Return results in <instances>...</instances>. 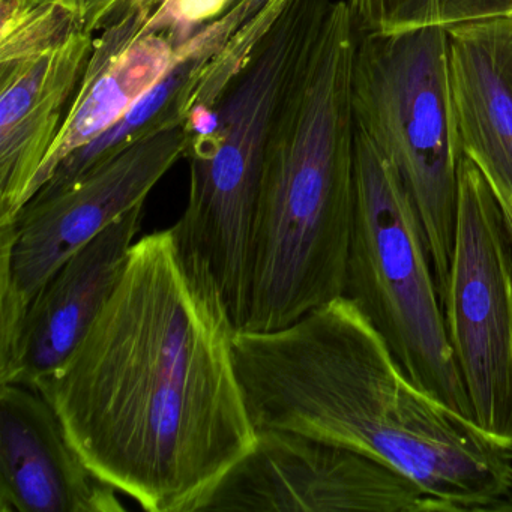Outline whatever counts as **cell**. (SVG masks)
I'll return each instance as SVG.
<instances>
[{"label":"cell","mask_w":512,"mask_h":512,"mask_svg":"<svg viewBox=\"0 0 512 512\" xmlns=\"http://www.w3.org/2000/svg\"><path fill=\"white\" fill-rule=\"evenodd\" d=\"M358 32L448 29L512 16V0H347Z\"/></svg>","instance_id":"cell-15"},{"label":"cell","mask_w":512,"mask_h":512,"mask_svg":"<svg viewBox=\"0 0 512 512\" xmlns=\"http://www.w3.org/2000/svg\"><path fill=\"white\" fill-rule=\"evenodd\" d=\"M145 203L73 254L29 307L13 382L40 392L86 337L127 268Z\"/></svg>","instance_id":"cell-11"},{"label":"cell","mask_w":512,"mask_h":512,"mask_svg":"<svg viewBox=\"0 0 512 512\" xmlns=\"http://www.w3.org/2000/svg\"><path fill=\"white\" fill-rule=\"evenodd\" d=\"M332 5L272 0L256 17V38L220 97L211 107H193L185 122L190 188L173 229L211 269L238 329L247 314L254 218L272 128Z\"/></svg>","instance_id":"cell-4"},{"label":"cell","mask_w":512,"mask_h":512,"mask_svg":"<svg viewBox=\"0 0 512 512\" xmlns=\"http://www.w3.org/2000/svg\"><path fill=\"white\" fill-rule=\"evenodd\" d=\"M506 220H508L509 230H511V236H512V211L509 212L508 215H506Z\"/></svg>","instance_id":"cell-23"},{"label":"cell","mask_w":512,"mask_h":512,"mask_svg":"<svg viewBox=\"0 0 512 512\" xmlns=\"http://www.w3.org/2000/svg\"><path fill=\"white\" fill-rule=\"evenodd\" d=\"M37 2L61 5V7L67 8V10L73 11V13L79 14V16L82 17V5H80V0H37Z\"/></svg>","instance_id":"cell-22"},{"label":"cell","mask_w":512,"mask_h":512,"mask_svg":"<svg viewBox=\"0 0 512 512\" xmlns=\"http://www.w3.org/2000/svg\"><path fill=\"white\" fill-rule=\"evenodd\" d=\"M187 146L185 124L155 131L55 196L29 200L14 221L0 224V277L31 307L76 251L146 202L155 185L185 158Z\"/></svg>","instance_id":"cell-9"},{"label":"cell","mask_w":512,"mask_h":512,"mask_svg":"<svg viewBox=\"0 0 512 512\" xmlns=\"http://www.w3.org/2000/svg\"><path fill=\"white\" fill-rule=\"evenodd\" d=\"M202 511L449 512L376 458L283 430H260Z\"/></svg>","instance_id":"cell-8"},{"label":"cell","mask_w":512,"mask_h":512,"mask_svg":"<svg viewBox=\"0 0 512 512\" xmlns=\"http://www.w3.org/2000/svg\"><path fill=\"white\" fill-rule=\"evenodd\" d=\"M356 128L400 173L421 218L440 302L448 290L461 149L448 32H358L352 71Z\"/></svg>","instance_id":"cell-5"},{"label":"cell","mask_w":512,"mask_h":512,"mask_svg":"<svg viewBox=\"0 0 512 512\" xmlns=\"http://www.w3.org/2000/svg\"><path fill=\"white\" fill-rule=\"evenodd\" d=\"M94 40L82 29L44 55L0 71V224L25 206L73 106Z\"/></svg>","instance_id":"cell-12"},{"label":"cell","mask_w":512,"mask_h":512,"mask_svg":"<svg viewBox=\"0 0 512 512\" xmlns=\"http://www.w3.org/2000/svg\"><path fill=\"white\" fill-rule=\"evenodd\" d=\"M485 511L494 512H512V478L509 482L508 488L503 491L502 496L499 499L494 500Z\"/></svg>","instance_id":"cell-21"},{"label":"cell","mask_w":512,"mask_h":512,"mask_svg":"<svg viewBox=\"0 0 512 512\" xmlns=\"http://www.w3.org/2000/svg\"><path fill=\"white\" fill-rule=\"evenodd\" d=\"M163 0H118L106 14H104L103 20L98 25L97 34H100L104 29L109 28L113 23L118 22L119 19L125 16V14L140 13L146 14L151 17L154 13L155 8L161 4Z\"/></svg>","instance_id":"cell-19"},{"label":"cell","mask_w":512,"mask_h":512,"mask_svg":"<svg viewBox=\"0 0 512 512\" xmlns=\"http://www.w3.org/2000/svg\"><path fill=\"white\" fill-rule=\"evenodd\" d=\"M449 76L461 155L512 211V16L448 29Z\"/></svg>","instance_id":"cell-14"},{"label":"cell","mask_w":512,"mask_h":512,"mask_svg":"<svg viewBox=\"0 0 512 512\" xmlns=\"http://www.w3.org/2000/svg\"><path fill=\"white\" fill-rule=\"evenodd\" d=\"M118 0H80L82 5L83 28L89 34L97 35L98 25L104 14L116 4Z\"/></svg>","instance_id":"cell-20"},{"label":"cell","mask_w":512,"mask_h":512,"mask_svg":"<svg viewBox=\"0 0 512 512\" xmlns=\"http://www.w3.org/2000/svg\"><path fill=\"white\" fill-rule=\"evenodd\" d=\"M454 236L442 301L446 329L473 421L506 448L512 443V236L496 193L464 155Z\"/></svg>","instance_id":"cell-7"},{"label":"cell","mask_w":512,"mask_h":512,"mask_svg":"<svg viewBox=\"0 0 512 512\" xmlns=\"http://www.w3.org/2000/svg\"><path fill=\"white\" fill-rule=\"evenodd\" d=\"M505 451H506V454L509 455V458H511V460H512V443H511V445L506 446Z\"/></svg>","instance_id":"cell-24"},{"label":"cell","mask_w":512,"mask_h":512,"mask_svg":"<svg viewBox=\"0 0 512 512\" xmlns=\"http://www.w3.org/2000/svg\"><path fill=\"white\" fill-rule=\"evenodd\" d=\"M236 373L256 431L376 458L449 512H485L512 478L505 448L422 391L347 296L272 331L238 329Z\"/></svg>","instance_id":"cell-2"},{"label":"cell","mask_w":512,"mask_h":512,"mask_svg":"<svg viewBox=\"0 0 512 512\" xmlns=\"http://www.w3.org/2000/svg\"><path fill=\"white\" fill-rule=\"evenodd\" d=\"M82 29V17L61 5L0 0V71L44 55Z\"/></svg>","instance_id":"cell-16"},{"label":"cell","mask_w":512,"mask_h":512,"mask_svg":"<svg viewBox=\"0 0 512 512\" xmlns=\"http://www.w3.org/2000/svg\"><path fill=\"white\" fill-rule=\"evenodd\" d=\"M238 331L211 269L175 229L137 239L86 337L40 389L71 445L149 512L202 511L256 428Z\"/></svg>","instance_id":"cell-1"},{"label":"cell","mask_w":512,"mask_h":512,"mask_svg":"<svg viewBox=\"0 0 512 512\" xmlns=\"http://www.w3.org/2000/svg\"><path fill=\"white\" fill-rule=\"evenodd\" d=\"M149 17L128 13L100 32L70 113L43 166L29 185L26 203L70 155L106 133L179 64L181 44L170 31L145 34ZM25 203V205H26Z\"/></svg>","instance_id":"cell-13"},{"label":"cell","mask_w":512,"mask_h":512,"mask_svg":"<svg viewBox=\"0 0 512 512\" xmlns=\"http://www.w3.org/2000/svg\"><path fill=\"white\" fill-rule=\"evenodd\" d=\"M118 490L76 451L40 392L0 385V512H121Z\"/></svg>","instance_id":"cell-10"},{"label":"cell","mask_w":512,"mask_h":512,"mask_svg":"<svg viewBox=\"0 0 512 512\" xmlns=\"http://www.w3.org/2000/svg\"><path fill=\"white\" fill-rule=\"evenodd\" d=\"M358 29L338 0L266 149L244 331H272L346 292L355 227L352 71Z\"/></svg>","instance_id":"cell-3"},{"label":"cell","mask_w":512,"mask_h":512,"mask_svg":"<svg viewBox=\"0 0 512 512\" xmlns=\"http://www.w3.org/2000/svg\"><path fill=\"white\" fill-rule=\"evenodd\" d=\"M236 0H163L146 23L145 34L170 31L184 46L200 28L223 16Z\"/></svg>","instance_id":"cell-18"},{"label":"cell","mask_w":512,"mask_h":512,"mask_svg":"<svg viewBox=\"0 0 512 512\" xmlns=\"http://www.w3.org/2000/svg\"><path fill=\"white\" fill-rule=\"evenodd\" d=\"M355 182L344 296L358 305L422 391L473 419L421 218L400 173L358 128Z\"/></svg>","instance_id":"cell-6"},{"label":"cell","mask_w":512,"mask_h":512,"mask_svg":"<svg viewBox=\"0 0 512 512\" xmlns=\"http://www.w3.org/2000/svg\"><path fill=\"white\" fill-rule=\"evenodd\" d=\"M271 2L272 0H236L223 16L200 28L184 46L179 47L182 61L194 59L199 65L211 61L224 49L233 35L253 22Z\"/></svg>","instance_id":"cell-17"}]
</instances>
